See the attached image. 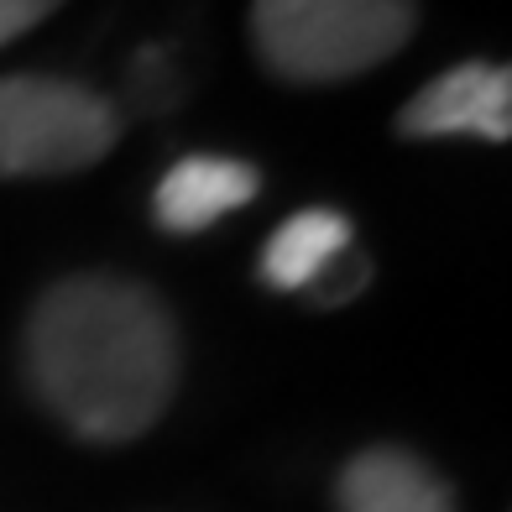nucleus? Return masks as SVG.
Wrapping results in <instances>:
<instances>
[{"instance_id": "obj_1", "label": "nucleus", "mask_w": 512, "mask_h": 512, "mask_svg": "<svg viewBox=\"0 0 512 512\" xmlns=\"http://www.w3.org/2000/svg\"><path fill=\"white\" fill-rule=\"evenodd\" d=\"M21 361L63 429L95 445H126L173 403L178 330L152 288L84 272L37 298Z\"/></svg>"}, {"instance_id": "obj_2", "label": "nucleus", "mask_w": 512, "mask_h": 512, "mask_svg": "<svg viewBox=\"0 0 512 512\" xmlns=\"http://www.w3.org/2000/svg\"><path fill=\"white\" fill-rule=\"evenodd\" d=\"M413 0H256L251 32L283 79H351L413 37Z\"/></svg>"}, {"instance_id": "obj_3", "label": "nucleus", "mask_w": 512, "mask_h": 512, "mask_svg": "<svg viewBox=\"0 0 512 512\" xmlns=\"http://www.w3.org/2000/svg\"><path fill=\"white\" fill-rule=\"evenodd\" d=\"M115 105L89 84L11 74L0 79V178L79 173L115 147Z\"/></svg>"}, {"instance_id": "obj_4", "label": "nucleus", "mask_w": 512, "mask_h": 512, "mask_svg": "<svg viewBox=\"0 0 512 512\" xmlns=\"http://www.w3.org/2000/svg\"><path fill=\"white\" fill-rule=\"evenodd\" d=\"M403 136H481L507 142L512 136V74L502 63H460L429 79L398 115Z\"/></svg>"}, {"instance_id": "obj_5", "label": "nucleus", "mask_w": 512, "mask_h": 512, "mask_svg": "<svg viewBox=\"0 0 512 512\" xmlns=\"http://www.w3.org/2000/svg\"><path fill=\"white\" fill-rule=\"evenodd\" d=\"M256 189H262V173L241 157H183L157 183L152 215L173 236H194V230L215 225L230 209L251 204Z\"/></svg>"}, {"instance_id": "obj_6", "label": "nucleus", "mask_w": 512, "mask_h": 512, "mask_svg": "<svg viewBox=\"0 0 512 512\" xmlns=\"http://www.w3.org/2000/svg\"><path fill=\"white\" fill-rule=\"evenodd\" d=\"M340 512H455L450 486L408 450H366L340 471Z\"/></svg>"}, {"instance_id": "obj_7", "label": "nucleus", "mask_w": 512, "mask_h": 512, "mask_svg": "<svg viewBox=\"0 0 512 512\" xmlns=\"http://www.w3.org/2000/svg\"><path fill=\"white\" fill-rule=\"evenodd\" d=\"M351 251H356V230L340 209H298L293 220L272 230V241L262 251V277L272 288L309 293Z\"/></svg>"}, {"instance_id": "obj_8", "label": "nucleus", "mask_w": 512, "mask_h": 512, "mask_svg": "<svg viewBox=\"0 0 512 512\" xmlns=\"http://www.w3.org/2000/svg\"><path fill=\"white\" fill-rule=\"evenodd\" d=\"M48 11H58V0H0V48L16 42L21 32H32Z\"/></svg>"}]
</instances>
